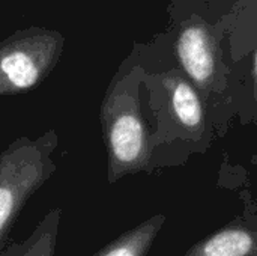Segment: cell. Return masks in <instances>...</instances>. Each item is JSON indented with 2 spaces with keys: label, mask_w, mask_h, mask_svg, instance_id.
<instances>
[{
  "label": "cell",
  "mask_w": 257,
  "mask_h": 256,
  "mask_svg": "<svg viewBox=\"0 0 257 256\" xmlns=\"http://www.w3.org/2000/svg\"><path fill=\"white\" fill-rule=\"evenodd\" d=\"M248 83H250V98H251V107H250V116L248 121H253L257 125V41L254 48H253V56H251V62H250V69H248Z\"/></svg>",
  "instance_id": "cell-9"
},
{
  "label": "cell",
  "mask_w": 257,
  "mask_h": 256,
  "mask_svg": "<svg viewBox=\"0 0 257 256\" xmlns=\"http://www.w3.org/2000/svg\"><path fill=\"white\" fill-rule=\"evenodd\" d=\"M145 60L136 44L111 78L99 109L102 140L107 151V180L117 183L126 175L152 172L155 127L143 107Z\"/></svg>",
  "instance_id": "cell-1"
},
{
  "label": "cell",
  "mask_w": 257,
  "mask_h": 256,
  "mask_svg": "<svg viewBox=\"0 0 257 256\" xmlns=\"http://www.w3.org/2000/svg\"><path fill=\"white\" fill-rule=\"evenodd\" d=\"M164 223L166 214L152 216L133 229L125 231L92 256H146Z\"/></svg>",
  "instance_id": "cell-8"
},
{
  "label": "cell",
  "mask_w": 257,
  "mask_h": 256,
  "mask_svg": "<svg viewBox=\"0 0 257 256\" xmlns=\"http://www.w3.org/2000/svg\"><path fill=\"white\" fill-rule=\"evenodd\" d=\"M145 68V86L148 95L155 104H158V109H155L149 101L152 115L160 119L166 118V121L155 124L154 160L158 148L170 145L176 139H181L190 151L205 152L215 133L197 89L178 65L157 72L148 69L146 63Z\"/></svg>",
  "instance_id": "cell-3"
},
{
  "label": "cell",
  "mask_w": 257,
  "mask_h": 256,
  "mask_svg": "<svg viewBox=\"0 0 257 256\" xmlns=\"http://www.w3.org/2000/svg\"><path fill=\"white\" fill-rule=\"evenodd\" d=\"M184 256H257V213L244 211L196 241Z\"/></svg>",
  "instance_id": "cell-6"
},
{
  "label": "cell",
  "mask_w": 257,
  "mask_h": 256,
  "mask_svg": "<svg viewBox=\"0 0 257 256\" xmlns=\"http://www.w3.org/2000/svg\"><path fill=\"white\" fill-rule=\"evenodd\" d=\"M65 48L60 30L30 26L0 41V97L38 89L57 66Z\"/></svg>",
  "instance_id": "cell-5"
},
{
  "label": "cell",
  "mask_w": 257,
  "mask_h": 256,
  "mask_svg": "<svg viewBox=\"0 0 257 256\" xmlns=\"http://www.w3.org/2000/svg\"><path fill=\"white\" fill-rule=\"evenodd\" d=\"M173 32L176 65L197 89L214 133L224 136L230 119L238 113L233 69L226 62L221 45L227 30L221 20L209 23L199 14H188Z\"/></svg>",
  "instance_id": "cell-2"
},
{
  "label": "cell",
  "mask_w": 257,
  "mask_h": 256,
  "mask_svg": "<svg viewBox=\"0 0 257 256\" xmlns=\"http://www.w3.org/2000/svg\"><path fill=\"white\" fill-rule=\"evenodd\" d=\"M60 222L62 210L51 208L26 240L6 244L0 256H54Z\"/></svg>",
  "instance_id": "cell-7"
},
{
  "label": "cell",
  "mask_w": 257,
  "mask_h": 256,
  "mask_svg": "<svg viewBox=\"0 0 257 256\" xmlns=\"http://www.w3.org/2000/svg\"><path fill=\"white\" fill-rule=\"evenodd\" d=\"M59 146L54 128L32 139L20 136L0 152V252L27 201L54 175Z\"/></svg>",
  "instance_id": "cell-4"
}]
</instances>
